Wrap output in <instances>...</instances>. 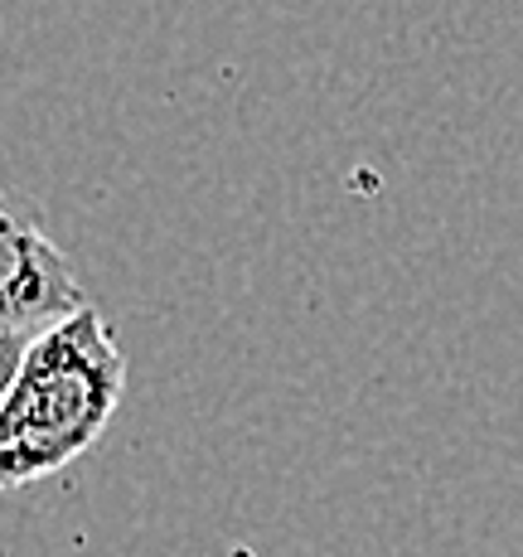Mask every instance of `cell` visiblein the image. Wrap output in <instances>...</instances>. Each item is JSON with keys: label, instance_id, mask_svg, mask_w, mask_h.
Segmentation results:
<instances>
[{"label": "cell", "instance_id": "obj_1", "mask_svg": "<svg viewBox=\"0 0 523 557\" xmlns=\"http://www.w3.org/2000/svg\"><path fill=\"white\" fill-rule=\"evenodd\" d=\"M126 393V355L102 310L39 330L0 407V495L69 470L98 446Z\"/></svg>", "mask_w": 523, "mask_h": 557}, {"label": "cell", "instance_id": "obj_2", "mask_svg": "<svg viewBox=\"0 0 523 557\" xmlns=\"http://www.w3.org/2000/svg\"><path fill=\"white\" fill-rule=\"evenodd\" d=\"M88 306L63 248L49 238L39 203L0 189V330H39Z\"/></svg>", "mask_w": 523, "mask_h": 557}, {"label": "cell", "instance_id": "obj_3", "mask_svg": "<svg viewBox=\"0 0 523 557\" xmlns=\"http://www.w3.org/2000/svg\"><path fill=\"white\" fill-rule=\"evenodd\" d=\"M29 339H35L29 330H0V407H5L10 388H15V373L29 355Z\"/></svg>", "mask_w": 523, "mask_h": 557}, {"label": "cell", "instance_id": "obj_4", "mask_svg": "<svg viewBox=\"0 0 523 557\" xmlns=\"http://www.w3.org/2000/svg\"><path fill=\"white\" fill-rule=\"evenodd\" d=\"M0 557H5V553H0Z\"/></svg>", "mask_w": 523, "mask_h": 557}]
</instances>
